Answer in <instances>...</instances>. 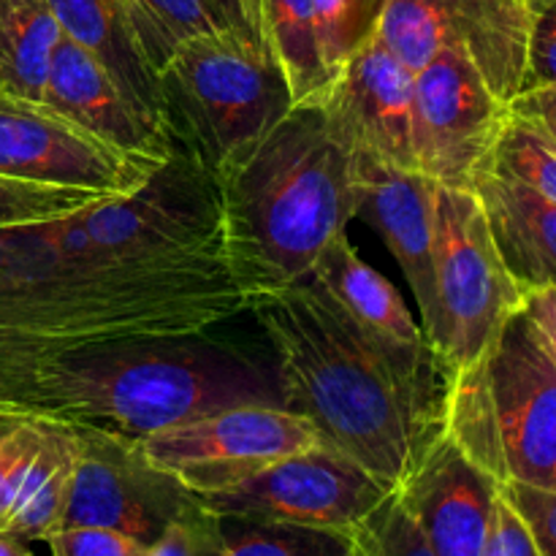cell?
<instances>
[{"label": "cell", "instance_id": "1", "mask_svg": "<svg viewBox=\"0 0 556 556\" xmlns=\"http://www.w3.org/2000/svg\"><path fill=\"white\" fill-rule=\"evenodd\" d=\"M248 309L275 351L280 405L391 489L445 434L448 367L432 345L383 342L309 280Z\"/></svg>", "mask_w": 556, "mask_h": 556}, {"label": "cell", "instance_id": "2", "mask_svg": "<svg viewBox=\"0 0 556 556\" xmlns=\"http://www.w3.org/2000/svg\"><path fill=\"white\" fill-rule=\"evenodd\" d=\"M223 255L248 307L307 282L356 217V166L320 106H293L215 179Z\"/></svg>", "mask_w": 556, "mask_h": 556}, {"label": "cell", "instance_id": "3", "mask_svg": "<svg viewBox=\"0 0 556 556\" xmlns=\"http://www.w3.org/2000/svg\"><path fill=\"white\" fill-rule=\"evenodd\" d=\"M204 334L128 342L63 358L36 380L20 416L147 438L239 405H280L277 380Z\"/></svg>", "mask_w": 556, "mask_h": 556}, {"label": "cell", "instance_id": "4", "mask_svg": "<svg viewBox=\"0 0 556 556\" xmlns=\"http://www.w3.org/2000/svg\"><path fill=\"white\" fill-rule=\"evenodd\" d=\"M445 434L494 481L556 492V356L530 315L448 372Z\"/></svg>", "mask_w": 556, "mask_h": 556}, {"label": "cell", "instance_id": "5", "mask_svg": "<svg viewBox=\"0 0 556 556\" xmlns=\"http://www.w3.org/2000/svg\"><path fill=\"white\" fill-rule=\"evenodd\" d=\"M174 147L215 179L293 109L286 76L253 33H204L185 41L157 74Z\"/></svg>", "mask_w": 556, "mask_h": 556}, {"label": "cell", "instance_id": "6", "mask_svg": "<svg viewBox=\"0 0 556 556\" xmlns=\"http://www.w3.org/2000/svg\"><path fill=\"white\" fill-rule=\"evenodd\" d=\"M434 293L438 334L432 348L448 372L470 367L521 309L525 296L500 258L486 212L472 190L438 185Z\"/></svg>", "mask_w": 556, "mask_h": 556}, {"label": "cell", "instance_id": "7", "mask_svg": "<svg viewBox=\"0 0 556 556\" xmlns=\"http://www.w3.org/2000/svg\"><path fill=\"white\" fill-rule=\"evenodd\" d=\"M76 462L60 527H109L150 546L177 521L204 514L199 494L152 465L136 438L71 424Z\"/></svg>", "mask_w": 556, "mask_h": 556}, {"label": "cell", "instance_id": "8", "mask_svg": "<svg viewBox=\"0 0 556 556\" xmlns=\"http://www.w3.org/2000/svg\"><path fill=\"white\" fill-rule=\"evenodd\" d=\"M136 443L152 465L172 472L193 494L206 497L324 440L309 418L288 407L239 405L136 438Z\"/></svg>", "mask_w": 556, "mask_h": 556}, {"label": "cell", "instance_id": "9", "mask_svg": "<svg viewBox=\"0 0 556 556\" xmlns=\"http://www.w3.org/2000/svg\"><path fill=\"white\" fill-rule=\"evenodd\" d=\"M510 103L462 49H440L413 74L416 168L443 188L470 190L489 172Z\"/></svg>", "mask_w": 556, "mask_h": 556}, {"label": "cell", "instance_id": "10", "mask_svg": "<svg viewBox=\"0 0 556 556\" xmlns=\"http://www.w3.org/2000/svg\"><path fill=\"white\" fill-rule=\"evenodd\" d=\"M168 161L119 150L47 103L0 90V177L128 199Z\"/></svg>", "mask_w": 556, "mask_h": 556}, {"label": "cell", "instance_id": "11", "mask_svg": "<svg viewBox=\"0 0 556 556\" xmlns=\"http://www.w3.org/2000/svg\"><path fill=\"white\" fill-rule=\"evenodd\" d=\"M530 0H389L380 41L416 74L440 49H462L503 101L525 87Z\"/></svg>", "mask_w": 556, "mask_h": 556}, {"label": "cell", "instance_id": "12", "mask_svg": "<svg viewBox=\"0 0 556 556\" xmlns=\"http://www.w3.org/2000/svg\"><path fill=\"white\" fill-rule=\"evenodd\" d=\"M394 489L367 467L320 443L286 456L237 486L206 494L201 503L217 516L351 532Z\"/></svg>", "mask_w": 556, "mask_h": 556}, {"label": "cell", "instance_id": "13", "mask_svg": "<svg viewBox=\"0 0 556 556\" xmlns=\"http://www.w3.org/2000/svg\"><path fill=\"white\" fill-rule=\"evenodd\" d=\"M320 112L334 139L351 155L416 168L413 71L396 60L380 36L353 54L331 79Z\"/></svg>", "mask_w": 556, "mask_h": 556}, {"label": "cell", "instance_id": "14", "mask_svg": "<svg viewBox=\"0 0 556 556\" xmlns=\"http://www.w3.org/2000/svg\"><path fill=\"white\" fill-rule=\"evenodd\" d=\"M356 217L367 220L391 250L416 299L421 329L432 345L438 334L434 293V204L438 182L416 168H396L375 157L353 155Z\"/></svg>", "mask_w": 556, "mask_h": 556}, {"label": "cell", "instance_id": "15", "mask_svg": "<svg viewBox=\"0 0 556 556\" xmlns=\"http://www.w3.org/2000/svg\"><path fill=\"white\" fill-rule=\"evenodd\" d=\"M396 492L434 556H481L500 483L448 434L429 445Z\"/></svg>", "mask_w": 556, "mask_h": 556}, {"label": "cell", "instance_id": "16", "mask_svg": "<svg viewBox=\"0 0 556 556\" xmlns=\"http://www.w3.org/2000/svg\"><path fill=\"white\" fill-rule=\"evenodd\" d=\"M41 103L101 136L109 144L150 155H174L172 136L157 134L123 96L109 71L71 38H60L49 60Z\"/></svg>", "mask_w": 556, "mask_h": 556}, {"label": "cell", "instance_id": "17", "mask_svg": "<svg viewBox=\"0 0 556 556\" xmlns=\"http://www.w3.org/2000/svg\"><path fill=\"white\" fill-rule=\"evenodd\" d=\"M472 193L486 212L497 253L521 296L556 286V204L527 185L483 172Z\"/></svg>", "mask_w": 556, "mask_h": 556}, {"label": "cell", "instance_id": "18", "mask_svg": "<svg viewBox=\"0 0 556 556\" xmlns=\"http://www.w3.org/2000/svg\"><path fill=\"white\" fill-rule=\"evenodd\" d=\"M43 3L52 11L60 33L87 49L109 71L134 112L157 134L172 136L163 119L157 76L141 58L125 0H43Z\"/></svg>", "mask_w": 556, "mask_h": 556}, {"label": "cell", "instance_id": "19", "mask_svg": "<svg viewBox=\"0 0 556 556\" xmlns=\"http://www.w3.org/2000/svg\"><path fill=\"white\" fill-rule=\"evenodd\" d=\"M309 282L318 286L353 324L383 342L400 348L429 345L402 293L358 255L345 233L320 253Z\"/></svg>", "mask_w": 556, "mask_h": 556}, {"label": "cell", "instance_id": "20", "mask_svg": "<svg viewBox=\"0 0 556 556\" xmlns=\"http://www.w3.org/2000/svg\"><path fill=\"white\" fill-rule=\"evenodd\" d=\"M41 418V443L22 476L3 532L25 543L47 541L54 530H60L76 462L74 427L54 418Z\"/></svg>", "mask_w": 556, "mask_h": 556}, {"label": "cell", "instance_id": "21", "mask_svg": "<svg viewBox=\"0 0 556 556\" xmlns=\"http://www.w3.org/2000/svg\"><path fill=\"white\" fill-rule=\"evenodd\" d=\"M258 38L286 76L293 106H320L331 76L318 52L313 0H258Z\"/></svg>", "mask_w": 556, "mask_h": 556}, {"label": "cell", "instance_id": "22", "mask_svg": "<svg viewBox=\"0 0 556 556\" xmlns=\"http://www.w3.org/2000/svg\"><path fill=\"white\" fill-rule=\"evenodd\" d=\"M60 38L63 33L43 0H0V90L41 101Z\"/></svg>", "mask_w": 556, "mask_h": 556}, {"label": "cell", "instance_id": "23", "mask_svg": "<svg viewBox=\"0 0 556 556\" xmlns=\"http://www.w3.org/2000/svg\"><path fill=\"white\" fill-rule=\"evenodd\" d=\"M199 556H351V538L337 530L210 514Z\"/></svg>", "mask_w": 556, "mask_h": 556}, {"label": "cell", "instance_id": "24", "mask_svg": "<svg viewBox=\"0 0 556 556\" xmlns=\"http://www.w3.org/2000/svg\"><path fill=\"white\" fill-rule=\"evenodd\" d=\"M125 11L141 58L155 76L185 41L228 27L210 0H125Z\"/></svg>", "mask_w": 556, "mask_h": 556}, {"label": "cell", "instance_id": "25", "mask_svg": "<svg viewBox=\"0 0 556 556\" xmlns=\"http://www.w3.org/2000/svg\"><path fill=\"white\" fill-rule=\"evenodd\" d=\"M313 9L320 60L334 79L353 54L378 38L389 0H313Z\"/></svg>", "mask_w": 556, "mask_h": 556}, {"label": "cell", "instance_id": "26", "mask_svg": "<svg viewBox=\"0 0 556 556\" xmlns=\"http://www.w3.org/2000/svg\"><path fill=\"white\" fill-rule=\"evenodd\" d=\"M489 172L527 185L556 204V141L519 114L510 112Z\"/></svg>", "mask_w": 556, "mask_h": 556}, {"label": "cell", "instance_id": "27", "mask_svg": "<svg viewBox=\"0 0 556 556\" xmlns=\"http://www.w3.org/2000/svg\"><path fill=\"white\" fill-rule=\"evenodd\" d=\"M106 199H112V195L92 193V190L49 188V185L0 177V231L68 217Z\"/></svg>", "mask_w": 556, "mask_h": 556}, {"label": "cell", "instance_id": "28", "mask_svg": "<svg viewBox=\"0 0 556 556\" xmlns=\"http://www.w3.org/2000/svg\"><path fill=\"white\" fill-rule=\"evenodd\" d=\"M348 538L351 556H434L396 489Z\"/></svg>", "mask_w": 556, "mask_h": 556}, {"label": "cell", "instance_id": "29", "mask_svg": "<svg viewBox=\"0 0 556 556\" xmlns=\"http://www.w3.org/2000/svg\"><path fill=\"white\" fill-rule=\"evenodd\" d=\"M38 443H41L38 416H11L9 421L0 424V535L9 525L11 505Z\"/></svg>", "mask_w": 556, "mask_h": 556}, {"label": "cell", "instance_id": "30", "mask_svg": "<svg viewBox=\"0 0 556 556\" xmlns=\"http://www.w3.org/2000/svg\"><path fill=\"white\" fill-rule=\"evenodd\" d=\"M52 556H139L144 543L109 527H60L43 541Z\"/></svg>", "mask_w": 556, "mask_h": 556}, {"label": "cell", "instance_id": "31", "mask_svg": "<svg viewBox=\"0 0 556 556\" xmlns=\"http://www.w3.org/2000/svg\"><path fill=\"white\" fill-rule=\"evenodd\" d=\"M500 492L525 519L538 554L556 556V492L527 486V483H503Z\"/></svg>", "mask_w": 556, "mask_h": 556}, {"label": "cell", "instance_id": "32", "mask_svg": "<svg viewBox=\"0 0 556 556\" xmlns=\"http://www.w3.org/2000/svg\"><path fill=\"white\" fill-rule=\"evenodd\" d=\"M543 85H556V0L535 11L521 90Z\"/></svg>", "mask_w": 556, "mask_h": 556}, {"label": "cell", "instance_id": "33", "mask_svg": "<svg viewBox=\"0 0 556 556\" xmlns=\"http://www.w3.org/2000/svg\"><path fill=\"white\" fill-rule=\"evenodd\" d=\"M481 556H541L525 519L516 514V508L503 497V492L497 494V503H494L492 525H489Z\"/></svg>", "mask_w": 556, "mask_h": 556}, {"label": "cell", "instance_id": "34", "mask_svg": "<svg viewBox=\"0 0 556 556\" xmlns=\"http://www.w3.org/2000/svg\"><path fill=\"white\" fill-rule=\"evenodd\" d=\"M210 519V510L188 521H177L168 527L155 543L144 546L139 556H199L201 541H204V527Z\"/></svg>", "mask_w": 556, "mask_h": 556}, {"label": "cell", "instance_id": "35", "mask_svg": "<svg viewBox=\"0 0 556 556\" xmlns=\"http://www.w3.org/2000/svg\"><path fill=\"white\" fill-rule=\"evenodd\" d=\"M510 112L535 123L556 141V85L530 87L510 101Z\"/></svg>", "mask_w": 556, "mask_h": 556}, {"label": "cell", "instance_id": "36", "mask_svg": "<svg viewBox=\"0 0 556 556\" xmlns=\"http://www.w3.org/2000/svg\"><path fill=\"white\" fill-rule=\"evenodd\" d=\"M521 309H525L532 318V324L541 329V334L546 337L548 348H552L556 356V286L527 293V296L521 299Z\"/></svg>", "mask_w": 556, "mask_h": 556}, {"label": "cell", "instance_id": "37", "mask_svg": "<svg viewBox=\"0 0 556 556\" xmlns=\"http://www.w3.org/2000/svg\"><path fill=\"white\" fill-rule=\"evenodd\" d=\"M210 5H212V11L220 16L223 25L233 27V30L253 33V36H255V30L248 25V20H244V14H242V9H239L237 0H210Z\"/></svg>", "mask_w": 556, "mask_h": 556}, {"label": "cell", "instance_id": "38", "mask_svg": "<svg viewBox=\"0 0 556 556\" xmlns=\"http://www.w3.org/2000/svg\"><path fill=\"white\" fill-rule=\"evenodd\" d=\"M0 556H33L25 541L14 535H0Z\"/></svg>", "mask_w": 556, "mask_h": 556}, {"label": "cell", "instance_id": "39", "mask_svg": "<svg viewBox=\"0 0 556 556\" xmlns=\"http://www.w3.org/2000/svg\"><path fill=\"white\" fill-rule=\"evenodd\" d=\"M237 3H239V9H242L248 25L253 27L255 36H258V0H237Z\"/></svg>", "mask_w": 556, "mask_h": 556}, {"label": "cell", "instance_id": "40", "mask_svg": "<svg viewBox=\"0 0 556 556\" xmlns=\"http://www.w3.org/2000/svg\"><path fill=\"white\" fill-rule=\"evenodd\" d=\"M552 3V0H530V5H532V11H541L543 5H548Z\"/></svg>", "mask_w": 556, "mask_h": 556}, {"label": "cell", "instance_id": "41", "mask_svg": "<svg viewBox=\"0 0 556 556\" xmlns=\"http://www.w3.org/2000/svg\"><path fill=\"white\" fill-rule=\"evenodd\" d=\"M11 416H16V413H9V410H3V407H0V424H3V421H9Z\"/></svg>", "mask_w": 556, "mask_h": 556}]
</instances>
